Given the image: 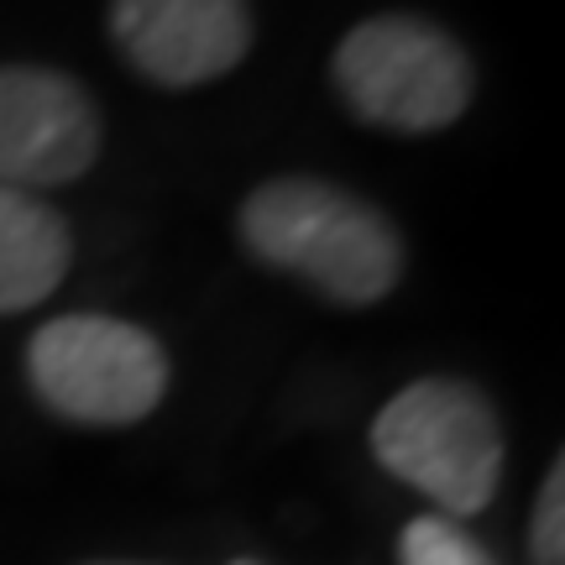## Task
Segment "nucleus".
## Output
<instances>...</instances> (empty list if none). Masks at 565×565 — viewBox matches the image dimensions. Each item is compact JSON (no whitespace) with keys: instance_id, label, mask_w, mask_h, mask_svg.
<instances>
[{"instance_id":"obj_8","label":"nucleus","mask_w":565,"mask_h":565,"mask_svg":"<svg viewBox=\"0 0 565 565\" xmlns=\"http://www.w3.org/2000/svg\"><path fill=\"white\" fill-rule=\"evenodd\" d=\"M398 565H498L456 519L424 513L398 540Z\"/></svg>"},{"instance_id":"obj_3","label":"nucleus","mask_w":565,"mask_h":565,"mask_svg":"<svg viewBox=\"0 0 565 565\" xmlns=\"http://www.w3.org/2000/svg\"><path fill=\"white\" fill-rule=\"evenodd\" d=\"M377 461L424 492L440 519H471L503 482V419L482 387L461 377H419L372 419Z\"/></svg>"},{"instance_id":"obj_5","label":"nucleus","mask_w":565,"mask_h":565,"mask_svg":"<svg viewBox=\"0 0 565 565\" xmlns=\"http://www.w3.org/2000/svg\"><path fill=\"white\" fill-rule=\"evenodd\" d=\"M100 158V110L79 79L0 63V189L38 194L84 179Z\"/></svg>"},{"instance_id":"obj_6","label":"nucleus","mask_w":565,"mask_h":565,"mask_svg":"<svg viewBox=\"0 0 565 565\" xmlns=\"http://www.w3.org/2000/svg\"><path fill=\"white\" fill-rule=\"evenodd\" d=\"M110 42L147 84L194 89L252 53L246 0H110Z\"/></svg>"},{"instance_id":"obj_10","label":"nucleus","mask_w":565,"mask_h":565,"mask_svg":"<svg viewBox=\"0 0 565 565\" xmlns=\"http://www.w3.org/2000/svg\"><path fill=\"white\" fill-rule=\"evenodd\" d=\"M231 565H263V561H231Z\"/></svg>"},{"instance_id":"obj_9","label":"nucleus","mask_w":565,"mask_h":565,"mask_svg":"<svg viewBox=\"0 0 565 565\" xmlns=\"http://www.w3.org/2000/svg\"><path fill=\"white\" fill-rule=\"evenodd\" d=\"M529 555H534V565H565V466H550L545 492L534 503Z\"/></svg>"},{"instance_id":"obj_7","label":"nucleus","mask_w":565,"mask_h":565,"mask_svg":"<svg viewBox=\"0 0 565 565\" xmlns=\"http://www.w3.org/2000/svg\"><path fill=\"white\" fill-rule=\"evenodd\" d=\"M74 263V231L38 194L0 189V315L42 303Z\"/></svg>"},{"instance_id":"obj_1","label":"nucleus","mask_w":565,"mask_h":565,"mask_svg":"<svg viewBox=\"0 0 565 565\" xmlns=\"http://www.w3.org/2000/svg\"><path fill=\"white\" fill-rule=\"evenodd\" d=\"M242 246L263 267L294 273L330 303H377L404 278V236L377 204L341 183L282 173L252 189L236 215Z\"/></svg>"},{"instance_id":"obj_4","label":"nucleus","mask_w":565,"mask_h":565,"mask_svg":"<svg viewBox=\"0 0 565 565\" xmlns=\"http://www.w3.org/2000/svg\"><path fill=\"white\" fill-rule=\"evenodd\" d=\"M26 377H32V393L58 419L137 424L168 393V356L131 320L63 315L32 335Z\"/></svg>"},{"instance_id":"obj_2","label":"nucleus","mask_w":565,"mask_h":565,"mask_svg":"<svg viewBox=\"0 0 565 565\" xmlns=\"http://www.w3.org/2000/svg\"><path fill=\"white\" fill-rule=\"evenodd\" d=\"M330 84L362 126L429 137L471 110L477 68L445 26L414 11H383L351 26L330 58Z\"/></svg>"}]
</instances>
